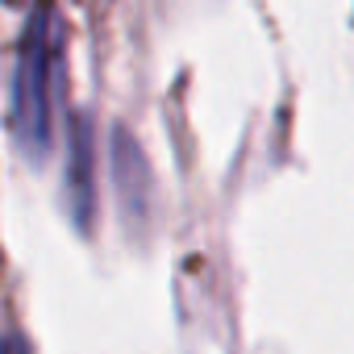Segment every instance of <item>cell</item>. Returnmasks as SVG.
<instances>
[{"label":"cell","instance_id":"cell-3","mask_svg":"<svg viewBox=\"0 0 354 354\" xmlns=\"http://www.w3.org/2000/svg\"><path fill=\"white\" fill-rule=\"evenodd\" d=\"M113 184H117V201H121V213L129 221H142L146 209H150V167L142 158V146L129 138L125 125L113 129Z\"/></svg>","mask_w":354,"mask_h":354},{"label":"cell","instance_id":"cell-1","mask_svg":"<svg viewBox=\"0 0 354 354\" xmlns=\"http://www.w3.org/2000/svg\"><path fill=\"white\" fill-rule=\"evenodd\" d=\"M59 100H63V17L50 5H42L26 21L9 84V138L26 162L50 158Z\"/></svg>","mask_w":354,"mask_h":354},{"label":"cell","instance_id":"cell-4","mask_svg":"<svg viewBox=\"0 0 354 354\" xmlns=\"http://www.w3.org/2000/svg\"><path fill=\"white\" fill-rule=\"evenodd\" d=\"M0 354H34V350H30V342L21 333H9L5 342H0Z\"/></svg>","mask_w":354,"mask_h":354},{"label":"cell","instance_id":"cell-2","mask_svg":"<svg viewBox=\"0 0 354 354\" xmlns=\"http://www.w3.org/2000/svg\"><path fill=\"white\" fill-rule=\"evenodd\" d=\"M63 192H67V213L80 234H92L96 217V133L88 113H71L67 125V175H63Z\"/></svg>","mask_w":354,"mask_h":354}]
</instances>
